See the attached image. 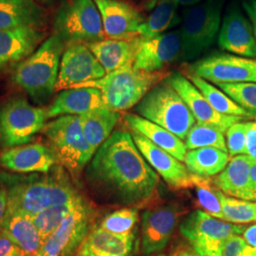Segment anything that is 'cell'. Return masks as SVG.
I'll return each mask as SVG.
<instances>
[{"mask_svg":"<svg viewBox=\"0 0 256 256\" xmlns=\"http://www.w3.org/2000/svg\"><path fill=\"white\" fill-rule=\"evenodd\" d=\"M94 2L100 12L106 38L133 39L140 36L146 18L137 6L126 0H94Z\"/></svg>","mask_w":256,"mask_h":256,"instance_id":"cell-14","label":"cell"},{"mask_svg":"<svg viewBox=\"0 0 256 256\" xmlns=\"http://www.w3.org/2000/svg\"><path fill=\"white\" fill-rule=\"evenodd\" d=\"M169 75L166 72L149 74L136 70L133 64H130L106 74L99 80L81 84L74 88L99 90L104 104L110 110L120 112L137 106L148 92Z\"/></svg>","mask_w":256,"mask_h":256,"instance_id":"cell-4","label":"cell"},{"mask_svg":"<svg viewBox=\"0 0 256 256\" xmlns=\"http://www.w3.org/2000/svg\"><path fill=\"white\" fill-rule=\"evenodd\" d=\"M90 184L114 202L137 206L153 198L160 178L131 133L114 131L99 147L86 171Z\"/></svg>","mask_w":256,"mask_h":256,"instance_id":"cell-1","label":"cell"},{"mask_svg":"<svg viewBox=\"0 0 256 256\" xmlns=\"http://www.w3.org/2000/svg\"><path fill=\"white\" fill-rule=\"evenodd\" d=\"M131 136L140 154L165 182L174 189H185L192 186V174L187 167L174 156L155 146L147 138L131 131Z\"/></svg>","mask_w":256,"mask_h":256,"instance_id":"cell-17","label":"cell"},{"mask_svg":"<svg viewBox=\"0 0 256 256\" xmlns=\"http://www.w3.org/2000/svg\"><path fill=\"white\" fill-rule=\"evenodd\" d=\"M93 209L84 198L64 222L43 241L36 256H74L88 234Z\"/></svg>","mask_w":256,"mask_h":256,"instance_id":"cell-11","label":"cell"},{"mask_svg":"<svg viewBox=\"0 0 256 256\" xmlns=\"http://www.w3.org/2000/svg\"><path fill=\"white\" fill-rule=\"evenodd\" d=\"M0 185L7 192V212L30 218L48 208L81 198L68 172L57 164L48 173H0Z\"/></svg>","mask_w":256,"mask_h":256,"instance_id":"cell-2","label":"cell"},{"mask_svg":"<svg viewBox=\"0 0 256 256\" xmlns=\"http://www.w3.org/2000/svg\"><path fill=\"white\" fill-rule=\"evenodd\" d=\"M189 70V74L216 84L256 82V60L238 55H210L191 64Z\"/></svg>","mask_w":256,"mask_h":256,"instance_id":"cell-12","label":"cell"},{"mask_svg":"<svg viewBox=\"0 0 256 256\" xmlns=\"http://www.w3.org/2000/svg\"></svg>","mask_w":256,"mask_h":256,"instance_id":"cell-50","label":"cell"},{"mask_svg":"<svg viewBox=\"0 0 256 256\" xmlns=\"http://www.w3.org/2000/svg\"><path fill=\"white\" fill-rule=\"evenodd\" d=\"M57 164L52 150L41 142L10 147L0 154V165L14 173H48Z\"/></svg>","mask_w":256,"mask_h":256,"instance_id":"cell-19","label":"cell"},{"mask_svg":"<svg viewBox=\"0 0 256 256\" xmlns=\"http://www.w3.org/2000/svg\"><path fill=\"white\" fill-rule=\"evenodd\" d=\"M225 132L218 126L196 122L188 132L185 138L187 150L202 147H214L228 153Z\"/></svg>","mask_w":256,"mask_h":256,"instance_id":"cell-33","label":"cell"},{"mask_svg":"<svg viewBox=\"0 0 256 256\" xmlns=\"http://www.w3.org/2000/svg\"><path fill=\"white\" fill-rule=\"evenodd\" d=\"M84 135L95 151L110 137L120 119L118 111L106 106L92 110L79 116Z\"/></svg>","mask_w":256,"mask_h":256,"instance_id":"cell-29","label":"cell"},{"mask_svg":"<svg viewBox=\"0 0 256 256\" xmlns=\"http://www.w3.org/2000/svg\"><path fill=\"white\" fill-rule=\"evenodd\" d=\"M42 131L58 164L63 166L74 180L78 178L96 153L84 135L79 116L57 117L46 122Z\"/></svg>","mask_w":256,"mask_h":256,"instance_id":"cell-5","label":"cell"},{"mask_svg":"<svg viewBox=\"0 0 256 256\" xmlns=\"http://www.w3.org/2000/svg\"><path fill=\"white\" fill-rule=\"evenodd\" d=\"M230 162V156L214 147L189 150L184 158L185 166L192 176L209 178L221 173Z\"/></svg>","mask_w":256,"mask_h":256,"instance_id":"cell-30","label":"cell"},{"mask_svg":"<svg viewBox=\"0 0 256 256\" xmlns=\"http://www.w3.org/2000/svg\"><path fill=\"white\" fill-rule=\"evenodd\" d=\"M243 238L250 246L256 248V224L246 227L243 232Z\"/></svg>","mask_w":256,"mask_h":256,"instance_id":"cell-44","label":"cell"},{"mask_svg":"<svg viewBox=\"0 0 256 256\" xmlns=\"http://www.w3.org/2000/svg\"><path fill=\"white\" fill-rule=\"evenodd\" d=\"M0 256H22L18 248L0 234Z\"/></svg>","mask_w":256,"mask_h":256,"instance_id":"cell-42","label":"cell"},{"mask_svg":"<svg viewBox=\"0 0 256 256\" xmlns=\"http://www.w3.org/2000/svg\"><path fill=\"white\" fill-rule=\"evenodd\" d=\"M106 74L86 44L66 46L62 54L55 90H64L78 84L99 80Z\"/></svg>","mask_w":256,"mask_h":256,"instance_id":"cell-13","label":"cell"},{"mask_svg":"<svg viewBox=\"0 0 256 256\" xmlns=\"http://www.w3.org/2000/svg\"><path fill=\"white\" fill-rule=\"evenodd\" d=\"M36 1L43 6H50L54 2L55 0H36Z\"/></svg>","mask_w":256,"mask_h":256,"instance_id":"cell-49","label":"cell"},{"mask_svg":"<svg viewBox=\"0 0 256 256\" xmlns=\"http://www.w3.org/2000/svg\"><path fill=\"white\" fill-rule=\"evenodd\" d=\"M202 0H176V2L178 4V6H183V7H192L194 5H198L202 3Z\"/></svg>","mask_w":256,"mask_h":256,"instance_id":"cell-46","label":"cell"},{"mask_svg":"<svg viewBox=\"0 0 256 256\" xmlns=\"http://www.w3.org/2000/svg\"><path fill=\"white\" fill-rule=\"evenodd\" d=\"M46 120V108L34 106L25 98L4 102L0 106V148L30 144L45 128Z\"/></svg>","mask_w":256,"mask_h":256,"instance_id":"cell-9","label":"cell"},{"mask_svg":"<svg viewBox=\"0 0 256 256\" xmlns=\"http://www.w3.org/2000/svg\"><path fill=\"white\" fill-rule=\"evenodd\" d=\"M188 79L202 92V95L210 104L212 108L220 114L252 119L250 115L246 110L240 108L226 93L216 88L208 81L192 74H188Z\"/></svg>","mask_w":256,"mask_h":256,"instance_id":"cell-32","label":"cell"},{"mask_svg":"<svg viewBox=\"0 0 256 256\" xmlns=\"http://www.w3.org/2000/svg\"><path fill=\"white\" fill-rule=\"evenodd\" d=\"M218 36V45L232 54L256 58V38L250 21L238 9L230 10L223 19Z\"/></svg>","mask_w":256,"mask_h":256,"instance_id":"cell-20","label":"cell"},{"mask_svg":"<svg viewBox=\"0 0 256 256\" xmlns=\"http://www.w3.org/2000/svg\"><path fill=\"white\" fill-rule=\"evenodd\" d=\"M54 28L66 46L90 44L106 38L94 0H62L55 12Z\"/></svg>","mask_w":256,"mask_h":256,"instance_id":"cell-7","label":"cell"},{"mask_svg":"<svg viewBox=\"0 0 256 256\" xmlns=\"http://www.w3.org/2000/svg\"><path fill=\"white\" fill-rule=\"evenodd\" d=\"M180 212L174 206L146 210L142 218V250L144 256L162 252L174 232Z\"/></svg>","mask_w":256,"mask_h":256,"instance_id":"cell-18","label":"cell"},{"mask_svg":"<svg viewBox=\"0 0 256 256\" xmlns=\"http://www.w3.org/2000/svg\"><path fill=\"white\" fill-rule=\"evenodd\" d=\"M218 86L240 108L246 110L252 119H256V82L218 84Z\"/></svg>","mask_w":256,"mask_h":256,"instance_id":"cell-36","label":"cell"},{"mask_svg":"<svg viewBox=\"0 0 256 256\" xmlns=\"http://www.w3.org/2000/svg\"><path fill=\"white\" fill-rule=\"evenodd\" d=\"M64 48V40L54 32L32 54L16 64L12 81L36 102H45L54 92Z\"/></svg>","mask_w":256,"mask_h":256,"instance_id":"cell-3","label":"cell"},{"mask_svg":"<svg viewBox=\"0 0 256 256\" xmlns=\"http://www.w3.org/2000/svg\"><path fill=\"white\" fill-rule=\"evenodd\" d=\"M134 243L133 232L117 234L97 227L88 232L74 256H130Z\"/></svg>","mask_w":256,"mask_h":256,"instance_id":"cell-23","label":"cell"},{"mask_svg":"<svg viewBox=\"0 0 256 256\" xmlns=\"http://www.w3.org/2000/svg\"><path fill=\"white\" fill-rule=\"evenodd\" d=\"M152 12L146 18L140 32L142 39H149L165 34L180 22L178 4L176 0H152Z\"/></svg>","mask_w":256,"mask_h":256,"instance_id":"cell-31","label":"cell"},{"mask_svg":"<svg viewBox=\"0 0 256 256\" xmlns=\"http://www.w3.org/2000/svg\"><path fill=\"white\" fill-rule=\"evenodd\" d=\"M224 0H206L184 10L182 37L183 60H191L209 48L220 30Z\"/></svg>","mask_w":256,"mask_h":256,"instance_id":"cell-8","label":"cell"},{"mask_svg":"<svg viewBox=\"0 0 256 256\" xmlns=\"http://www.w3.org/2000/svg\"><path fill=\"white\" fill-rule=\"evenodd\" d=\"M41 28L23 27L0 30V68L18 64L32 54L45 41Z\"/></svg>","mask_w":256,"mask_h":256,"instance_id":"cell-21","label":"cell"},{"mask_svg":"<svg viewBox=\"0 0 256 256\" xmlns=\"http://www.w3.org/2000/svg\"><path fill=\"white\" fill-rule=\"evenodd\" d=\"M222 256H256V248L250 246L244 238L234 236L225 243Z\"/></svg>","mask_w":256,"mask_h":256,"instance_id":"cell-40","label":"cell"},{"mask_svg":"<svg viewBox=\"0 0 256 256\" xmlns=\"http://www.w3.org/2000/svg\"><path fill=\"white\" fill-rule=\"evenodd\" d=\"M243 8L246 10L248 20L252 23L254 34L256 38V0H245L243 1Z\"/></svg>","mask_w":256,"mask_h":256,"instance_id":"cell-43","label":"cell"},{"mask_svg":"<svg viewBox=\"0 0 256 256\" xmlns=\"http://www.w3.org/2000/svg\"><path fill=\"white\" fill-rule=\"evenodd\" d=\"M245 229L243 225L218 220L200 210L191 212L180 226L196 256H222L228 239L243 234Z\"/></svg>","mask_w":256,"mask_h":256,"instance_id":"cell-10","label":"cell"},{"mask_svg":"<svg viewBox=\"0 0 256 256\" xmlns=\"http://www.w3.org/2000/svg\"><path fill=\"white\" fill-rule=\"evenodd\" d=\"M124 120L131 131L140 133L156 146L174 156L180 162H184L187 148L182 140L170 131L138 115L126 113L124 115Z\"/></svg>","mask_w":256,"mask_h":256,"instance_id":"cell-28","label":"cell"},{"mask_svg":"<svg viewBox=\"0 0 256 256\" xmlns=\"http://www.w3.org/2000/svg\"><path fill=\"white\" fill-rule=\"evenodd\" d=\"M247 154L256 164V122H248L246 135Z\"/></svg>","mask_w":256,"mask_h":256,"instance_id":"cell-41","label":"cell"},{"mask_svg":"<svg viewBox=\"0 0 256 256\" xmlns=\"http://www.w3.org/2000/svg\"><path fill=\"white\" fill-rule=\"evenodd\" d=\"M138 116L185 140L196 119L182 98L167 82H160L140 102L136 108Z\"/></svg>","mask_w":256,"mask_h":256,"instance_id":"cell-6","label":"cell"},{"mask_svg":"<svg viewBox=\"0 0 256 256\" xmlns=\"http://www.w3.org/2000/svg\"><path fill=\"white\" fill-rule=\"evenodd\" d=\"M164 81L182 98L198 122L218 126L226 133L232 126L238 122H243L247 119L238 116L223 115L216 111L202 95V92L183 74L180 72L170 74Z\"/></svg>","mask_w":256,"mask_h":256,"instance_id":"cell-16","label":"cell"},{"mask_svg":"<svg viewBox=\"0 0 256 256\" xmlns=\"http://www.w3.org/2000/svg\"><path fill=\"white\" fill-rule=\"evenodd\" d=\"M254 164L256 162L248 156H234L214 178V186L232 198L256 202V192L250 182V169Z\"/></svg>","mask_w":256,"mask_h":256,"instance_id":"cell-22","label":"cell"},{"mask_svg":"<svg viewBox=\"0 0 256 256\" xmlns=\"http://www.w3.org/2000/svg\"><path fill=\"white\" fill-rule=\"evenodd\" d=\"M246 135L247 122H238L226 131V144L230 156L246 155Z\"/></svg>","mask_w":256,"mask_h":256,"instance_id":"cell-39","label":"cell"},{"mask_svg":"<svg viewBox=\"0 0 256 256\" xmlns=\"http://www.w3.org/2000/svg\"><path fill=\"white\" fill-rule=\"evenodd\" d=\"M0 234L18 248L22 256H36L43 243L32 218L7 210L0 225Z\"/></svg>","mask_w":256,"mask_h":256,"instance_id":"cell-26","label":"cell"},{"mask_svg":"<svg viewBox=\"0 0 256 256\" xmlns=\"http://www.w3.org/2000/svg\"><path fill=\"white\" fill-rule=\"evenodd\" d=\"M8 200H7V192L4 188H0V225L5 216L6 210H7Z\"/></svg>","mask_w":256,"mask_h":256,"instance_id":"cell-45","label":"cell"},{"mask_svg":"<svg viewBox=\"0 0 256 256\" xmlns=\"http://www.w3.org/2000/svg\"><path fill=\"white\" fill-rule=\"evenodd\" d=\"M174 256H196V254L194 252H189V250H180L178 254H176Z\"/></svg>","mask_w":256,"mask_h":256,"instance_id":"cell-48","label":"cell"},{"mask_svg":"<svg viewBox=\"0 0 256 256\" xmlns=\"http://www.w3.org/2000/svg\"><path fill=\"white\" fill-rule=\"evenodd\" d=\"M136 208H122L113 212L102 220L99 227L110 232L124 234L132 232L138 221Z\"/></svg>","mask_w":256,"mask_h":256,"instance_id":"cell-38","label":"cell"},{"mask_svg":"<svg viewBox=\"0 0 256 256\" xmlns=\"http://www.w3.org/2000/svg\"><path fill=\"white\" fill-rule=\"evenodd\" d=\"M48 12L36 0H0V30L30 27L43 30Z\"/></svg>","mask_w":256,"mask_h":256,"instance_id":"cell-24","label":"cell"},{"mask_svg":"<svg viewBox=\"0 0 256 256\" xmlns=\"http://www.w3.org/2000/svg\"><path fill=\"white\" fill-rule=\"evenodd\" d=\"M192 186L196 187L198 200L203 209L212 216L224 220L218 196V189L210 185V180L192 174Z\"/></svg>","mask_w":256,"mask_h":256,"instance_id":"cell-37","label":"cell"},{"mask_svg":"<svg viewBox=\"0 0 256 256\" xmlns=\"http://www.w3.org/2000/svg\"><path fill=\"white\" fill-rule=\"evenodd\" d=\"M140 37L133 39H110L86 44L106 74L134 64Z\"/></svg>","mask_w":256,"mask_h":256,"instance_id":"cell-27","label":"cell"},{"mask_svg":"<svg viewBox=\"0 0 256 256\" xmlns=\"http://www.w3.org/2000/svg\"><path fill=\"white\" fill-rule=\"evenodd\" d=\"M106 106L102 93L94 88H74L60 92L46 108L48 119L74 115L81 116L90 111Z\"/></svg>","mask_w":256,"mask_h":256,"instance_id":"cell-25","label":"cell"},{"mask_svg":"<svg viewBox=\"0 0 256 256\" xmlns=\"http://www.w3.org/2000/svg\"><path fill=\"white\" fill-rule=\"evenodd\" d=\"M250 182H252V188L256 192V164L250 169Z\"/></svg>","mask_w":256,"mask_h":256,"instance_id":"cell-47","label":"cell"},{"mask_svg":"<svg viewBox=\"0 0 256 256\" xmlns=\"http://www.w3.org/2000/svg\"><path fill=\"white\" fill-rule=\"evenodd\" d=\"M224 221L244 224L256 221V202L242 200L218 191Z\"/></svg>","mask_w":256,"mask_h":256,"instance_id":"cell-35","label":"cell"},{"mask_svg":"<svg viewBox=\"0 0 256 256\" xmlns=\"http://www.w3.org/2000/svg\"><path fill=\"white\" fill-rule=\"evenodd\" d=\"M180 32L173 30L160 36L140 39L133 66L146 72H164L166 66L182 59Z\"/></svg>","mask_w":256,"mask_h":256,"instance_id":"cell-15","label":"cell"},{"mask_svg":"<svg viewBox=\"0 0 256 256\" xmlns=\"http://www.w3.org/2000/svg\"><path fill=\"white\" fill-rule=\"evenodd\" d=\"M82 200L84 198L81 196L74 202L56 205L38 212L32 218L43 241L64 222V220L70 214V212L74 210Z\"/></svg>","mask_w":256,"mask_h":256,"instance_id":"cell-34","label":"cell"}]
</instances>
